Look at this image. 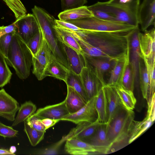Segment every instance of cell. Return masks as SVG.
Listing matches in <instances>:
<instances>
[{"label":"cell","mask_w":155,"mask_h":155,"mask_svg":"<svg viewBox=\"0 0 155 155\" xmlns=\"http://www.w3.org/2000/svg\"><path fill=\"white\" fill-rule=\"evenodd\" d=\"M41 121L47 130L54 125L60 120L49 118H45L42 119Z\"/></svg>","instance_id":"obj_47"},{"label":"cell","mask_w":155,"mask_h":155,"mask_svg":"<svg viewBox=\"0 0 155 155\" xmlns=\"http://www.w3.org/2000/svg\"><path fill=\"white\" fill-rule=\"evenodd\" d=\"M140 31L138 27L128 33L129 39V62L133 71L134 84H139V70L140 52L139 41Z\"/></svg>","instance_id":"obj_8"},{"label":"cell","mask_w":155,"mask_h":155,"mask_svg":"<svg viewBox=\"0 0 155 155\" xmlns=\"http://www.w3.org/2000/svg\"><path fill=\"white\" fill-rule=\"evenodd\" d=\"M134 116L133 110H128L122 105L117 108L107 124V135L111 145L110 149L126 141L129 144L130 129Z\"/></svg>","instance_id":"obj_3"},{"label":"cell","mask_w":155,"mask_h":155,"mask_svg":"<svg viewBox=\"0 0 155 155\" xmlns=\"http://www.w3.org/2000/svg\"><path fill=\"white\" fill-rule=\"evenodd\" d=\"M69 71L68 68L54 58L46 69L45 77H53L65 82Z\"/></svg>","instance_id":"obj_24"},{"label":"cell","mask_w":155,"mask_h":155,"mask_svg":"<svg viewBox=\"0 0 155 155\" xmlns=\"http://www.w3.org/2000/svg\"><path fill=\"white\" fill-rule=\"evenodd\" d=\"M18 131L12 127L6 125L0 122V136L4 137L12 138L15 137Z\"/></svg>","instance_id":"obj_44"},{"label":"cell","mask_w":155,"mask_h":155,"mask_svg":"<svg viewBox=\"0 0 155 155\" xmlns=\"http://www.w3.org/2000/svg\"><path fill=\"white\" fill-rule=\"evenodd\" d=\"M67 85L74 89L83 98L87 103L88 100L84 91L79 74H77L71 71H69L65 82Z\"/></svg>","instance_id":"obj_32"},{"label":"cell","mask_w":155,"mask_h":155,"mask_svg":"<svg viewBox=\"0 0 155 155\" xmlns=\"http://www.w3.org/2000/svg\"><path fill=\"white\" fill-rule=\"evenodd\" d=\"M143 34L140 32L139 41L140 57L144 62L155 63V30L154 28L146 30Z\"/></svg>","instance_id":"obj_10"},{"label":"cell","mask_w":155,"mask_h":155,"mask_svg":"<svg viewBox=\"0 0 155 155\" xmlns=\"http://www.w3.org/2000/svg\"><path fill=\"white\" fill-rule=\"evenodd\" d=\"M55 23L57 27L74 31H78L82 30L75 25L66 21L55 19Z\"/></svg>","instance_id":"obj_45"},{"label":"cell","mask_w":155,"mask_h":155,"mask_svg":"<svg viewBox=\"0 0 155 155\" xmlns=\"http://www.w3.org/2000/svg\"><path fill=\"white\" fill-rule=\"evenodd\" d=\"M16 20V32L26 43L40 30L38 21L33 14H26Z\"/></svg>","instance_id":"obj_9"},{"label":"cell","mask_w":155,"mask_h":155,"mask_svg":"<svg viewBox=\"0 0 155 155\" xmlns=\"http://www.w3.org/2000/svg\"><path fill=\"white\" fill-rule=\"evenodd\" d=\"M110 3L122 8L138 16L140 0H110Z\"/></svg>","instance_id":"obj_34"},{"label":"cell","mask_w":155,"mask_h":155,"mask_svg":"<svg viewBox=\"0 0 155 155\" xmlns=\"http://www.w3.org/2000/svg\"><path fill=\"white\" fill-rule=\"evenodd\" d=\"M129 61V55L115 61L106 84L113 86L120 85L124 70Z\"/></svg>","instance_id":"obj_22"},{"label":"cell","mask_w":155,"mask_h":155,"mask_svg":"<svg viewBox=\"0 0 155 155\" xmlns=\"http://www.w3.org/2000/svg\"><path fill=\"white\" fill-rule=\"evenodd\" d=\"M38 22L42 35L55 58L68 68L66 58L55 35V19L42 8L35 5L31 9Z\"/></svg>","instance_id":"obj_4"},{"label":"cell","mask_w":155,"mask_h":155,"mask_svg":"<svg viewBox=\"0 0 155 155\" xmlns=\"http://www.w3.org/2000/svg\"><path fill=\"white\" fill-rule=\"evenodd\" d=\"M96 96L90 99L76 112L69 114L62 119L76 124L84 121L94 123L97 120L98 115L95 107Z\"/></svg>","instance_id":"obj_12"},{"label":"cell","mask_w":155,"mask_h":155,"mask_svg":"<svg viewBox=\"0 0 155 155\" xmlns=\"http://www.w3.org/2000/svg\"><path fill=\"white\" fill-rule=\"evenodd\" d=\"M85 66L91 70L104 86L106 84L105 76L110 74L116 61L94 57L83 54Z\"/></svg>","instance_id":"obj_11"},{"label":"cell","mask_w":155,"mask_h":155,"mask_svg":"<svg viewBox=\"0 0 155 155\" xmlns=\"http://www.w3.org/2000/svg\"><path fill=\"white\" fill-rule=\"evenodd\" d=\"M15 33L6 34L0 37V52L5 58L7 57L9 47Z\"/></svg>","instance_id":"obj_39"},{"label":"cell","mask_w":155,"mask_h":155,"mask_svg":"<svg viewBox=\"0 0 155 155\" xmlns=\"http://www.w3.org/2000/svg\"><path fill=\"white\" fill-rule=\"evenodd\" d=\"M66 21L82 30L90 31L128 33L136 28L116 21L102 20L94 16Z\"/></svg>","instance_id":"obj_5"},{"label":"cell","mask_w":155,"mask_h":155,"mask_svg":"<svg viewBox=\"0 0 155 155\" xmlns=\"http://www.w3.org/2000/svg\"><path fill=\"white\" fill-rule=\"evenodd\" d=\"M74 32L83 39L78 43L84 54L115 61L129 55V32L84 30Z\"/></svg>","instance_id":"obj_1"},{"label":"cell","mask_w":155,"mask_h":155,"mask_svg":"<svg viewBox=\"0 0 155 155\" xmlns=\"http://www.w3.org/2000/svg\"><path fill=\"white\" fill-rule=\"evenodd\" d=\"M20 106L18 102L3 89L0 90V116L14 121Z\"/></svg>","instance_id":"obj_14"},{"label":"cell","mask_w":155,"mask_h":155,"mask_svg":"<svg viewBox=\"0 0 155 155\" xmlns=\"http://www.w3.org/2000/svg\"><path fill=\"white\" fill-rule=\"evenodd\" d=\"M41 38L42 33L40 29L39 31L32 37L26 43L32 56L37 52L41 42Z\"/></svg>","instance_id":"obj_38"},{"label":"cell","mask_w":155,"mask_h":155,"mask_svg":"<svg viewBox=\"0 0 155 155\" xmlns=\"http://www.w3.org/2000/svg\"><path fill=\"white\" fill-rule=\"evenodd\" d=\"M55 35L58 41L83 54L82 49L70 30L55 26Z\"/></svg>","instance_id":"obj_25"},{"label":"cell","mask_w":155,"mask_h":155,"mask_svg":"<svg viewBox=\"0 0 155 155\" xmlns=\"http://www.w3.org/2000/svg\"><path fill=\"white\" fill-rule=\"evenodd\" d=\"M96 8L109 14L117 22L138 27L139 21L137 15L115 5L107 2H98L93 5Z\"/></svg>","instance_id":"obj_7"},{"label":"cell","mask_w":155,"mask_h":155,"mask_svg":"<svg viewBox=\"0 0 155 155\" xmlns=\"http://www.w3.org/2000/svg\"><path fill=\"white\" fill-rule=\"evenodd\" d=\"M5 59L8 65L14 69L20 79H25L29 76L32 55L26 43L16 32L12 37L7 57Z\"/></svg>","instance_id":"obj_2"},{"label":"cell","mask_w":155,"mask_h":155,"mask_svg":"<svg viewBox=\"0 0 155 155\" xmlns=\"http://www.w3.org/2000/svg\"><path fill=\"white\" fill-rule=\"evenodd\" d=\"M99 124L97 120L94 123L87 121L80 122L66 135L67 139L75 137L87 142L94 135Z\"/></svg>","instance_id":"obj_18"},{"label":"cell","mask_w":155,"mask_h":155,"mask_svg":"<svg viewBox=\"0 0 155 155\" xmlns=\"http://www.w3.org/2000/svg\"><path fill=\"white\" fill-rule=\"evenodd\" d=\"M67 139L66 135L64 136L62 138L54 145L47 148L40 150L38 154L56 155L58 154V151L61 146Z\"/></svg>","instance_id":"obj_40"},{"label":"cell","mask_w":155,"mask_h":155,"mask_svg":"<svg viewBox=\"0 0 155 155\" xmlns=\"http://www.w3.org/2000/svg\"><path fill=\"white\" fill-rule=\"evenodd\" d=\"M139 83L143 96L147 101L149 92V77L146 65L141 57L139 65Z\"/></svg>","instance_id":"obj_31"},{"label":"cell","mask_w":155,"mask_h":155,"mask_svg":"<svg viewBox=\"0 0 155 155\" xmlns=\"http://www.w3.org/2000/svg\"><path fill=\"white\" fill-rule=\"evenodd\" d=\"M87 8L93 16L96 18L103 20L116 21L114 18L109 14L96 8L93 5L87 6Z\"/></svg>","instance_id":"obj_41"},{"label":"cell","mask_w":155,"mask_h":155,"mask_svg":"<svg viewBox=\"0 0 155 155\" xmlns=\"http://www.w3.org/2000/svg\"><path fill=\"white\" fill-rule=\"evenodd\" d=\"M64 150L72 155H88L97 152L95 147L90 144L75 137L67 139Z\"/></svg>","instance_id":"obj_19"},{"label":"cell","mask_w":155,"mask_h":155,"mask_svg":"<svg viewBox=\"0 0 155 155\" xmlns=\"http://www.w3.org/2000/svg\"><path fill=\"white\" fill-rule=\"evenodd\" d=\"M103 88L105 93L107 104V123L117 108L122 105L115 86L106 84L103 87Z\"/></svg>","instance_id":"obj_21"},{"label":"cell","mask_w":155,"mask_h":155,"mask_svg":"<svg viewBox=\"0 0 155 155\" xmlns=\"http://www.w3.org/2000/svg\"><path fill=\"white\" fill-rule=\"evenodd\" d=\"M36 108V105L30 101H26L21 104L12 126H15L20 123L25 121L34 114Z\"/></svg>","instance_id":"obj_30"},{"label":"cell","mask_w":155,"mask_h":155,"mask_svg":"<svg viewBox=\"0 0 155 155\" xmlns=\"http://www.w3.org/2000/svg\"><path fill=\"white\" fill-rule=\"evenodd\" d=\"M134 74L129 62L127 64L123 72L120 85L124 88L133 91L134 86Z\"/></svg>","instance_id":"obj_33"},{"label":"cell","mask_w":155,"mask_h":155,"mask_svg":"<svg viewBox=\"0 0 155 155\" xmlns=\"http://www.w3.org/2000/svg\"><path fill=\"white\" fill-rule=\"evenodd\" d=\"M79 76L88 101L95 96L104 86L95 73L86 66L82 69Z\"/></svg>","instance_id":"obj_13"},{"label":"cell","mask_w":155,"mask_h":155,"mask_svg":"<svg viewBox=\"0 0 155 155\" xmlns=\"http://www.w3.org/2000/svg\"><path fill=\"white\" fill-rule=\"evenodd\" d=\"M12 75L5 58L0 52V87L10 82Z\"/></svg>","instance_id":"obj_36"},{"label":"cell","mask_w":155,"mask_h":155,"mask_svg":"<svg viewBox=\"0 0 155 155\" xmlns=\"http://www.w3.org/2000/svg\"><path fill=\"white\" fill-rule=\"evenodd\" d=\"M155 94L153 95L151 104L148 107L147 114L150 116L153 122L155 120Z\"/></svg>","instance_id":"obj_48"},{"label":"cell","mask_w":155,"mask_h":155,"mask_svg":"<svg viewBox=\"0 0 155 155\" xmlns=\"http://www.w3.org/2000/svg\"><path fill=\"white\" fill-rule=\"evenodd\" d=\"M0 155H14L11 153L9 150L3 149H0Z\"/></svg>","instance_id":"obj_49"},{"label":"cell","mask_w":155,"mask_h":155,"mask_svg":"<svg viewBox=\"0 0 155 155\" xmlns=\"http://www.w3.org/2000/svg\"><path fill=\"white\" fill-rule=\"evenodd\" d=\"M59 43L61 50L67 59L69 69L79 75L82 69L85 66L83 54L78 53L63 43Z\"/></svg>","instance_id":"obj_16"},{"label":"cell","mask_w":155,"mask_h":155,"mask_svg":"<svg viewBox=\"0 0 155 155\" xmlns=\"http://www.w3.org/2000/svg\"><path fill=\"white\" fill-rule=\"evenodd\" d=\"M93 16L87 6H84L69 9L60 12L58 17L59 20L66 21Z\"/></svg>","instance_id":"obj_27"},{"label":"cell","mask_w":155,"mask_h":155,"mask_svg":"<svg viewBox=\"0 0 155 155\" xmlns=\"http://www.w3.org/2000/svg\"><path fill=\"white\" fill-rule=\"evenodd\" d=\"M115 87L122 106L128 110H133L137 100L133 91L126 89L120 85Z\"/></svg>","instance_id":"obj_29"},{"label":"cell","mask_w":155,"mask_h":155,"mask_svg":"<svg viewBox=\"0 0 155 155\" xmlns=\"http://www.w3.org/2000/svg\"><path fill=\"white\" fill-rule=\"evenodd\" d=\"M153 122L151 116L147 114L142 121H136L134 120L130 129L129 144L133 141L148 128Z\"/></svg>","instance_id":"obj_28"},{"label":"cell","mask_w":155,"mask_h":155,"mask_svg":"<svg viewBox=\"0 0 155 155\" xmlns=\"http://www.w3.org/2000/svg\"><path fill=\"white\" fill-rule=\"evenodd\" d=\"M155 0H143L140 5L138 18L142 30L144 31L155 24Z\"/></svg>","instance_id":"obj_15"},{"label":"cell","mask_w":155,"mask_h":155,"mask_svg":"<svg viewBox=\"0 0 155 155\" xmlns=\"http://www.w3.org/2000/svg\"><path fill=\"white\" fill-rule=\"evenodd\" d=\"M55 57L42 34L41 42L35 54L32 56V73L39 81L45 78L46 69Z\"/></svg>","instance_id":"obj_6"},{"label":"cell","mask_w":155,"mask_h":155,"mask_svg":"<svg viewBox=\"0 0 155 155\" xmlns=\"http://www.w3.org/2000/svg\"><path fill=\"white\" fill-rule=\"evenodd\" d=\"M16 19L26 14L27 10L20 0H3Z\"/></svg>","instance_id":"obj_37"},{"label":"cell","mask_w":155,"mask_h":155,"mask_svg":"<svg viewBox=\"0 0 155 155\" xmlns=\"http://www.w3.org/2000/svg\"><path fill=\"white\" fill-rule=\"evenodd\" d=\"M24 131L27 134L31 146H35L44 139L45 131L37 130L31 127L24 121Z\"/></svg>","instance_id":"obj_35"},{"label":"cell","mask_w":155,"mask_h":155,"mask_svg":"<svg viewBox=\"0 0 155 155\" xmlns=\"http://www.w3.org/2000/svg\"><path fill=\"white\" fill-rule=\"evenodd\" d=\"M9 150L11 153L14 155V153L16 151V147L15 146H12L10 147Z\"/></svg>","instance_id":"obj_50"},{"label":"cell","mask_w":155,"mask_h":155,"mask_svg":"<svg viewBox=\"0 0 155 155\" xmlns=\"http://www.w3.org/2000/svg\"><path fill=\"white\" fill-rule=\"evenodd\" d=\"M16 23V20L13 23L8 25L0 26V37L6 34L16 32L17 29Z\"/></svg>","instance_id":"obj_46"},{"label":"cell","mask_w":155,"mask_h":155,"mask_svg":"<svg viewBox=\"0 0 155 155\" xmlns=\"http://www.w3.org/2000/svg\"><path fill=\"white\" fill-rule=\"evenodd\" d=\"M34 114L42 119L49 118L60 120L70 114L65 100L60 103L39 108Z\"/></svg>","instance_id":"obj_17"},{"label":"cell","mask_w":155,"mask_h":155,"mask_svg":"<svg viewBox=\"0 0 155 155\" xmlns=\"http://www.w3.org/2000/svg\"><path fill=\"white\" fill-rule=\"evenodd\" d=\"M63 11L77 8L84 6L87 0H61Z\"/></svg>","instance_id":"obj_43"},{"label":"cell","mask_w":155,"mask_h":155,"mask_svg":"<svg viewBox=\"0 0 155 155\" xmlns=\"http://www.w3.org/2000/svg\"><path fill=\"white\" fill-rule=\"evenodd\" d=\"M107 123H100L94 135L87 142L97 149V152L107 153L111 145L107 135Z\"/></svg>","instance_id":"obj_20"},{"label":"cell","mask_w":155,"mask_h":155,"mask_svg":"<svg viewBox=\"0 0 155 155\" xmlns=\"http://www.w3.org/2000/svg\"><path fill=\"white\" fill-rule=\"evenodd\" d=\"M67 93L65 99V104L70 114H73L86 103L82 97L73 88L67 85Z\"/></svg>","instance_id":"obj_23"},{"label":"cell","mask_w":155,"mask_h":155,"mask_svg":"<svg viewBox=\"0 0 155 155\" xmlns=\"http://www.w3.org/2000/svg\"><path fill=\"white\" fill-rule=\"evenodd\" d=\"M95 107L97 113V120L98 122L100 123H107L108 121L107 107L103 87L96 96Z\"/></svg>","instance_id":"obj_26"},{"label":"cell","mask_w":155,"mask_h":155,"mask_svg":"<svg viewBox=\"0 0 155 155\" xmlns=\"http://www.w3.org/2000/svg\"><path fill=\"white\" fill-rule=\"evenodd\" d=\"M41 119L33 114L25 121L31 127L39 131H45L46 129L41 121Z\"/></svg>","instance_id":"obj_42"}]
</instances>
